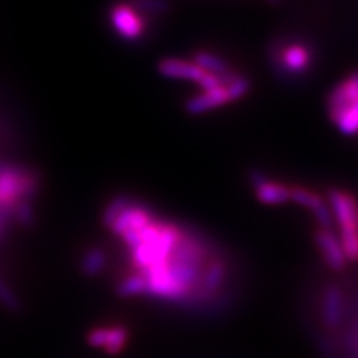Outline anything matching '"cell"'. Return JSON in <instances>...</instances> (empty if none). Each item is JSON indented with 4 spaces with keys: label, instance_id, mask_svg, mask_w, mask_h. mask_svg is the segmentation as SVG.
Returning <instances> with one entry per match:
<instances>
[{
    "label": "cell",
    "instance_id": "3957f363",
    "mask_svg": "<svg viewBox=\"0 0 358 358\" xmlns=\"http://www.w3.org/2000/svg\"><path fill=\"white\" fill-rule=\"evenodd\" d=\"M179 238H181V227L175 226V224L163 222L159 238L151 243H143L138 248L131 250L133 264L141 272L154 266L166 264Z\"/></svg>",
    "mask_w": 358,
    "mask_h": 358
},
{
    "label": "cell",
    "instance_id": "d6986e66",
    "mask_svg": "<svg viewBox=\"0 0 358 358\" xmlns=\"http://www.w3.org/2000/svg\"><path fill=\"white\" fill-rule=\"evenodd\" d=\"M145 288H147V279L142 273L130 275L122 279V281L117 285V294L120 297H133L145 294Z\"/></svg>",
    "mask_w": 358,
    "mask_h": 358
},
{
    "label": "cell",
    "instance_id": "d4e9b609",
    "mask_svg": "<svg viewBox=\"0 0 358 358\" xmlns=\"http://www.w3.org/2000/svg\"><path fill=\"white\" fill-rule=\"evenodd\" d=\"M227 88V93H229V99H230V103L231 102H238L242 97H245L251 92V81L248 78H245L242 75H239L236 80H234Z\"/></svg>",
    "mask_w": 358,
    "mask_h": 358
},
{
    "label": "cell",
    "instance_id": "7402d4cb",
    "mask_svg": "<svg viewBox=\"0 0 358 358\" xmlns=\"http://www.w3.org/2000/svg\"><path fill=\"white\" fill-rule=\"evenodd\" d=\"M14 217L22 227L31 229L35 226V208H33L30 200H20L14 206Z\"/></svg>",
    "mask_w": 358,
    "mask_h": 358
},
{
    "label": "cell",
    "instance_id": "603a6c76",
    "mask_svg": "<svg viewBox=\"0 0 358 358\" xmlns=\"http://www.w3.org/2000/svg\"><path fill=\"white\" fill-rule=\"evenodd\" d=\"M317 197H318V193L312 192V189L301 185H293L289 189V200L294 201L296 205L303 206L309 210L313 206V203H315Z\"/></svg>",
    "mask_w": 358,
    "mask_h": 358
},
{
    "label": "cell",
    "instance_id": "f1b7e54d",
    "mask_svg": "<svg viewBox=\"0 0 358 358\" xmlns=\"http://www.w3.org/2000/svg\"><path fill=\"white\" fill-rule=\"evenodd\" d=\"M0 205H3V203H0Z\"/></svg>",
    "mask_w": 358,
    "mask_h": 358
},
{
    "label": "cell",
    "instance_id": "cb8c5ba5",
    "mask_svg": "<svg viewBox=\"0 0 358 358\" xmlns=\"http://www.w3.org/2000/svg\"><path fill=\"white\" fill-rule=\"evenodd\" d=\"M0 303L10 312L21 310V300L15 291L9 287L5 279L0 276Z\"/></svg>",
    "mask_w": 358,
    "mask_h": 358
},
{
    "label": "cell",
    "instance_id": "4316f807",
    "mask_svg": "<svg viewBox=\"0 0 358 358\" xmlns=\"http://www.w3.org/2000/svg\"><path fill=\"white\" fill-rule=\"evenodd\" d=\"M15 205H0V241L5 238L9 220L14 217Z\"/></svg>",
    "mask_w": 358,
    "mask_h": 358
},
{
    "label": "cell",
    "instance_id": "277c9868",
    "mask_svg": "<svg viewBox=\"0 0 358 358\" xmlns=\"http://www.w3.org/2000/svg\"><path fill=\"white\" fill-rule=\"evenodd\" d=\"M327 201L334 222L339 226L341 236L358 233V200L355 196L339 188H330Z\"/></svg>",
    "mask_w": 358,
    "mask_h": 358
},
{
    "label": "cell",
    "instance_id": "7c38bea8",
    "mask_svg": "<svg viewBox=\"0 0 358 358\" xmlns=\"http://www.w3.org/2000/svg\"><path fill=\"white\" fill-rule=\"evenodd\" d=\"M343 320V293L339 287L329 285L322 293V324L329 330L341 326Z\"/></svg>",
    "mask_w": 358,
    "mask_h": 358
},
{
    "label": "cell",
    "instance_id": "2e32d148",
    "mask_svg": "<svg viewBox=\"0 0 358 358\" xmlns=\"http://www.w3.org/2000/svg\"><path fill=\"white\" fill-rule=\"evenodd\" d=\"M133 201H134V199L126 193L117 194L114 199H110L109 203L106 205V208L103 210V214H102L103 227L110 229L112 224L115 222V220L133 203Z\"/></svg>",
    "mask_w": 358,
    "mask_h": 358
},
{
    "label": "cell",
    "instance_id": "52a82bcc",
    "mask_svg": "<svg viewBox=\"0 0 358 358\" xmlns=\"http://www.w3.org/2000/svg\"><path fill=\"white\" fill-rule=\"evenodd\" d=\"M110 22L118 35L126 41H136L143 33V21L138 15V10L131 6L118 3L110 9Z\"/></svg>",
    "mask_w": 358,
    "mask_h": 358
},
{
    "label": "cell",
    "instance_id": "ffe728a7",
    "mask_svg": "<svg viewBox=\"0 0 358 358\" xmlns=\"http://www.w3.org/2000/svg\"><path fill=\"white\" fill-rule=\"evenodd\" d=\"M310 210L313 212V217H315L320 229L333 231L334 218L331 214V209L329 206V201L324 200V197L321 194H318V197L315 199V203H313Z\"/></svg>",
    "mask_w": 358,
    "mask_h": 358
},
{
    "label": "cell",
    "instance_id": "e0dca14e",
    "mask_svg": "<svg viewBox=\"0 0 358 358\" xmlns=\"http://www.w3.org/2000/svg\"><path fill=\"white\" fill-rule=\"evenodd\" d=\"M333 124L346 136L358 134V99L333 120Z\"/></svg>",
    "mask_w": 358,
    "mask_h": 358
},
{
    "label": "cell",
    "instance_id": "6da1fadb",
    "mask_svg": "<svg viewBox=\"0 0 358 358\" xmlns=\"http://www.w3.org/2000/svg\"><path fill=\"white\" fill-rule=\"evenodd\" d=\"M267 59L279 80L299 81L313 64V50L301 41L275 39L267 48Z\"/></svg>",
    "mask_w": 358,
    "mask_h": 358
},
{
    "label": "cell",
    "instance_id": "30bf717a",
    "mask_svg": "<svg viewBox=\"0 0 358 358\" xmlns=\"http://www.w3.org/2000/svg\"><path fill=\"white\" fill-rule=\"evenodd\" d=\"M157 72L164 78H171V80L194 81L196 84H199L205 75V71H201L193 62L181 59H162L157 63Z\"/></svg>",
    "mask_w": 358,
    "mask_h": 358
},
{
    "label": "cell",
    "instance_id": "7a4b0ae2",
    "mask_svg": "<svg viewBox=\"0 0 358 358\" xmlns=\"http://www.w3.org/2000/svg\"><path fill=\"white\" fill-rule=\"evenodd\" d=\"M41 176L35 169L0 160V203L15 205L31 200L39 192Z\"/></svg>",
    "mask_w": 358,
    "mask_h": 358
},
{
    "label": "cell",
    "instance_id": "ba28073f",
    "mask_svg": "<svg viewBox=\"0 0 358 358\" xmlns=\"http://www.w3.org/2000/svg\"><path fill=\"white\" fill-rule=\"evenodd\" d=\"M152 221V212L147 206H143L142 203H138V201L134 200L133 203L115 220V222L112 224L109 230L117 234V236H121V234H124L126 231H136L147 227Z\"/></svg>",
    "mask_w": 358,
    "mask_h": 358
},
{
    "label": "cell",
    "instance_id": "83f0119b",
    "mask_svg": "<svg viewBox=\"0 0 358 358\" xmlns=\"http://www.w3.org/2000/svg\"><path fill=\"white\" fill-rule=\"evenodd\" d=\"M267 2L271 3V5H278L279 2H281V0H267Z\"/></svg>",
    "mask_w": 358,
    "mask_h": 358
},
{
    "label": "cell",
    "instance_id": "5bb4252c",
    "mask_svg": "<svg viewBox=\"0 0 358 358\" xmlns=\"http://www.w3.org/2000/svg\"><path fill=\"white\" fill-rule=\"evenodd\" d=\"M193 63L199 66L201 71L215 75L218 78L233 71V67L229 64L227 60H224L220 55L208 51H196L193 54Z\"/></svg>",
    "mask_w": 358,
    "mask_h": 358
},
{
    "label": "cell",
    "instance_id": "8992f818",
    "mask_svg": "<svg viewBox=\"0 0 358 358\" xmlns=\"http://www.w3.org/2000/svg\"><path fill=\"white\" fill-rule=\"evenodd\" d=\"M313 242H315L322 260L326 262L333 272L345 271L348 262H346L341 241L336 238V234L331 230H315V233H313Z\"/></svg>",
    "mask_w": 358,
    "mask_h": 358
},
{
    "label": "cell",
    "instance_id": "ac0fdd59",
    "mask_svg": "<svg viewBox=\"0 0 358 358\" xmlns=\"http://www.w3.org/2000/svg\"><path fill=\"white\" fill-rule=\"evenodd\" d=\"M129 330L124 326H114V327H108V334H106V342L103 346V351L110 354V355H117L120 354L124 346L127 345L129 341Z\"/></svg>",
    "mask_w": 358,
    "mask_h": 358
},
{
    "label": "cell",
    "instance_id": "9a60e30c",
    "mask_svg": "<svg viewBox=\"0 0 358 358\" xmlns=\"http://www.w3.org/2000/svg\"><path fill=\"white\" fill-rule=\"evenodd\" d=\"M108 263L106 252L99 248V246H93L90 248L81 260V272L88 278H96L103 272Z\"/></svg>",
    "mask_w": 358,
    "mask_h": 358
},
{
    "label": "cell",
    "instance_id": "5b68a950",
    "mask_svg": "<svg viewBox=\"0 0 358 358\" xmlns=\"http://www.w3.org/2000/svg\"><path fill=\"white\" fill-rule=\"evenodd\" d=\"M358 99V72H352L343 81L336 84L326 99L329 118L333 121Z\"/></svg>",
    "mask_w": 358,
    "mask_h": 358
},
{
    "label": "cell",
    "instance_id": "44dd1931",
    "mask_svg": "<svg viewBox=\"0 0 358 358\" xmlns=\"http://www.w3.org/2000/svg\"><path fill=\"white\" fill-rule=\"evenodd\" d=\"M131 8L139 13L163 15L172 9L169 0H131Z\"/></svg>",
    "mask_w": 358,
    "mask_h": 358
},
{
    "label": "cell",
    "instance_id": "4fadbf2b",
    "mask_svg": "<svg viewBox=\"0 0 358 358\" xmlns=\"http://www.w3.org/2000/svg\"><path fill=\"white\" fill-rule=\"evenodd\" d=\"M289 189L291 187L272 181L271 178H267L260 185L254 187L255 197L263 205L268 206H276V205H284L289 201Z\"/></svg>",
    "mask_w": 358,
    "mask_h": 358
},
{
    "label": "cell",
    "instance_id": "9c48e42d",
    "mask_svg": "<svg viewBox=\"0 0 358 358\" xmlns=\"http://www.w3.org/2000/svg\"><path fill=\"white\" fill-rule=\"evenodd\" d=\"M227 276V264L221 259H212L203 271L200 279V285L193 297L196 299H210L214 297L218 289L222 287ZM192 300V299H189ZM188 300V301H189Z\"/></svg>",
    "mask_w": 358,
    "mask_h": 358
},
{
    "label": "cell",
    "instance_id": "8fae6325",
    "mask_svg": "<svg viewBox=\"0 0 358 358\" xmlns=\"http://www.w3.org/2000/svg\"><path fill=\"white\" fill-rule=\"evenodd\" d=\"M227 103H230L227 88L221 85L218 88L209 90V92H203L196 97L188 99L184 109L188 115H201Z\"/></svg>",
    "mask_w": 358,
    "mask_h": 358
},
{
    "label": "cell",
    "instance_id": "484cf974",
    "mask_svg": "<svg viewBox=\"0 0 358 358\" xmlns=\"http://www.w3.org/2000/svg\"><path fill=\"white\" fill-rule=\"evenodd\" d=\"M106 334H108V327H96L93 330H90L87 334V343L92 346V348L103 350L105 342H106Z\"/></svg>",
    "mask_w": 358,
    "mask_h": 358
}]
</instances>
